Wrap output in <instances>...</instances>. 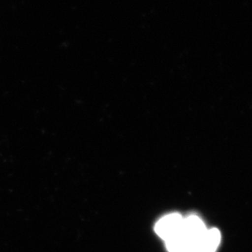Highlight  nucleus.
<instances>
[{
	"instance_id": "nucleus-1",
	"label": "nucleus",
	"mask_w": 252,
	"mask_h": 252,
	"mask_svg": "<svg viewBox=\"0 0 252 252\" xmlns=\"http://www.w3.org/2000/svg\"><path fill=\"white\" fill-rule=\"evenodd\" d=\"M183 220L184 218L179 214L164 216L156 223V233L165 242L170 240L181 233Z\"/></svg>"
},
{
	"instance_id": "nucleus-2",
	"label": "nucleus",
	"mask_w": 252,
	"mask_h": 252,
	"mask_svg": "<svg viewBox=\"0 0 252 252\" xmlns=\"http://www.w3.org/2000/svg\"><path fill=\"white\" fill-rule=\"evenodd\" d=\"M220 240V233L217 228L206 229L194 243V252H216Z\"/></svg>"
},
{
	"instance_id": "nucleus-3",
	"label": "nucleus",
	"mask_w": 252,
	"mask_h": 252,
	"mask_svg": "<svg viewBox=\"0 0 252 252\" xmlns=\"http://www.w3.org/2000/svg\"><path fill=\"white\" fill-rule=\"evenodd\" d=\"M206 230L203 221L197 216H189L183 220L181 234L195 243Z\"/></svg>"
},
{
	"instance_id": "nucleus-4",
	"label": "nucleus",
	"mask_w": 252,
	"mask_h": 252,
	"mask_svg": "<svg viewBox=\"0 0 252 252\" xmlns=\"http://www.w3.org/2000/svg\"><path fill=\"white\" fill-rule=\"evenodd\" d=\"M169 252H194V243L181 234L165 242Z\"/></svg>"
}]
</instances>
